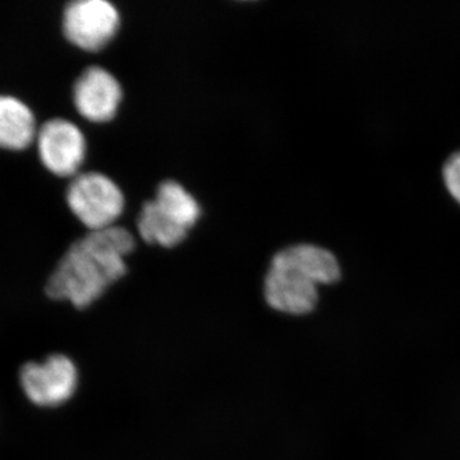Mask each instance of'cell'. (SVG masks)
Wrapping results in <instances>:
<instances>
[{"mask_svg": "<svg viewBox=\"0 0 460 460\" xmlns=\"http://www.w3.org/2000/svg\"><path fill=\"white\" fill-rule=\"evenodd\" d=\"M135 246L132 233L123 226L87 233L58 263L48 280L47 295L77 308L89 307L126 275V257Z\"/></svg>", "mask_w": 460, "mask_h": 460, "instance_id": "obj_1", "label": "cell"}, {"mask_svg": "<svg viewBox=\"0 0 460 460\" xmlns=\"http://www.w3.org/2000/svg\"><path fill=\"white\" fill-rule=\"evenodd\" d=\"M341 277L337 257L314 244H296L272 257L265 278V298L279 313L307 314L319 301V287Z\"/></svg>", "mask_w": 460, "mask_h": 460, "instance_id": "obj_2", "label": "cell"}, {"mask_svg": "<svg viewBox=\"0 0 460 460\" xmlns=\"http://www.w3.org/2000/svg\"><path fill=\"white\" fill-rule=\"evenodd\" d=\"M201 217L198 199L175 181H164L155 199L145 202L137 230L146 243L172 248L181 244Z\"/></svg>", "mask_w": 460, "mask_h": 460, "instance_id": "obj_3", "label": "cell"}, {"mask_svg": "<svg viewBox=\"0 0 460 460\" xmlns=\"http://www.w3.org/2000/svg\"><path fill=\"white\" fill-rule=\"evenodd\" d=\"M72 214L90 232L111 228L123 214L126 199L122 190L102 172H78L66 193Z\"/></svg>", "mask_w": 460, "mask_h": 460, "instance_id": "obj_4", "label": "cell"}, {"mask_svg": "<svg viewBox=\"0 0 460 460\" xmlns=\"http://www.w3.org/2000/svg\"><path fill=\"white\" fill-rule=\"evenodd\" d=\"M118 9L107 0H75L63 12V32L78 49L96 53L119 31Z\"/></svg>", "mask_w": 460, "mask_h": 460, "instance_id": "obj_5", "label": "cell"}, {"mask_svg": "<svg viewBox=\"0 0 460 460\" xmlns=\"http://www.w3.org/2000/svg\"><path fill=\"white\" fill-rule=\"evenodd\" d=\"M77 383L75 363L62 354H54L42 363H27L21 370L23 392L39 407H58L69 401Z\"/></svg>", "mask_w": 460, "mask_h": 460, "instance_id": "obj_6", "label": "cell"}, {"mask_svg": "<svg viewBox=\"0 0 460 460\" xmlns=\"http://www.w3.org/2000/svg\"><path fill=\"white\" fill-rule=\"evenodd\" d=\"M42 164L58 177H75L86 157V138L69 120L56 118L42 124L36 136Z\"/></svg>", "mask_w": 460, "mask_h": 460, "instance_id": "obj_7", "label": "cell"}, {"mask_svg": "<svg viewBox=\"0 0 460 460\" xmlns=\"http://www.w3.org/2000/svg\"><path fill=\"white\" fill-rule=\"evenodd\" d=\"M123 99L119 81L102 66L84 69L74 86V102L78 113L93 123L113 120Z\"/></svg>", "mask_w": 460, "mask_h": 460, "instance_id": "obj_8", "label": "cell"}, {"mask_svg": "<svg viewBox=\"0 0 460 460\" xmlns=\"http://www.w3.org/2000/svg\"><path fill=\"white\" fill-rule=\"evenodd\" d=\"M38 136L35 115L25 102L11 95H0V147L23 150Z\"/></svg>", "mask_w": 460, "mask_h": 460, "instance_id": "obj_9", "label": "cell"}, {"mask_svg": "<svg viewBox=\"0 0 460 460\" xmlns=\"http://www.w3.org/2000/svg\"><path fill=\"white\" fill-rule=\"evenodd\" d=\"M443 174L450 195L460 204V151L453 154L445 163Z\"/></svg>", "mask_w": 460, "mask_h": 460, "instance_id": "obj_10", "label": "cell"}]
</instances>
